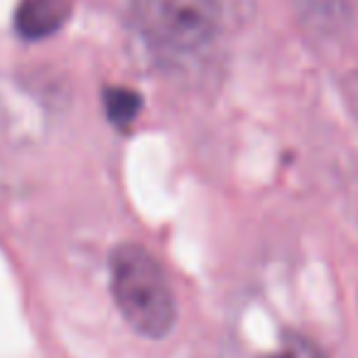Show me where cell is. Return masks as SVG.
<instances>
[{
    "label": "cell",
    "instance_id": "2",
    "mask_svg": "<svg viewBox=\"0 0 358 358\" xmlns=\"http://www.w3.org/2000/svg\"><path fill=\"white\" fill-rule=\"evenodd\" d=\"M133 17L150 45L185 55L216 37L221 0H133Z\"/></svg>",
    "mask_w": 358,
    "mask_h": 358
},
{
    "label": "cell",
    "instance_id": "3",
    "mask_svg": "<svg viewBox=\"0 0 358 358\" xmlns=\"http://www.w3.org/2000/svg\"><path fill=\"white\" fill-rule=\"evenodd\" d=\"M71 15V0H20L15 30L25 40H47L64 27Z\"/></svg>",
    "mask_w": 358,
    "mask_h": 358
},
{
    "label": "cell",
    "instance_id": "1",
    "mask_svg": "<svg viewBox=\"0 0 358 358\" xmlns=\"http://www.w3.org/2000/svg\"><path fill=\"white\" fill-rule=\"evenodd\" d=\"M110 292L123 319L148 338H164L177 322L174 292L150 250L120 243L110 253Z\"/></svg>",
    "mask_w": 358,
    "mask_h": 358
},
{
    "label": "cell",
    "instance_id": "5",
    "mask_svg": "<svg viewBox=\"0 0 358 358\" xmlns=\"http://www.w3.org/2000/svg\"><path fill=\"white\" fill-rule=\"evenodd\" d=\"M263 358H329V356L309 336L287 329V331H282L278 348Z\"/></svg>",
    "mask_w": 358,
    "mask_h": 358
},
{
    "label": "cell",
    "instance_id": "4",
    "mask_svg": "<svg viewBox=\"0 0 358 358\" xmlns=\"http://www.w3.org/2000/svg\"><path fill=\"white\" fill-rule=\"evenodd\" d=\"M103 110L113 128L128 130L143 110V96L138 91L128 89V86H106Z\"/></svg>",
    "mask_w": 358,
    "mask_h": 358
}]
</instances>
